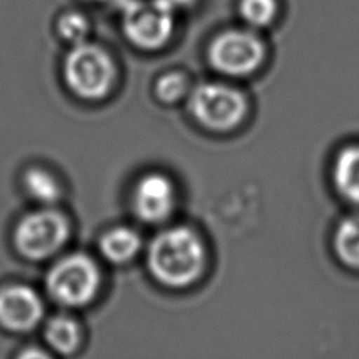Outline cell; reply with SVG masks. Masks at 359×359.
<instances>
[{
    "label": "cell",
    "instance_id": "8fae6325",
    "mask_svg": "<svg viewBox=\"0 0 359 359\" xmlns=\"http://www.w3.org/2000/svg\"><path fill=\"white\" fill-rule=\"evenodd\" d=\"M140 248V238L136 231L128 227H115L107 231L100 240V251L105 259L121 264L132 259Z\"/></svg>",
    "mask_w": 359,
    "mask_h": 359
},
{
    "label": "cell",
    "instance_id": "6da1fadb",
    "mask_svg": "<svg viewBox=\"0 0 359 359\" xmlns=\"http://www.w3.org/2000/svg\"><path fill=\"white\" fill-rule=\"evenodd\" d=\"M150 273L163 285L182 287L192 283L205 265V248L188 227H171L154 237L147 251Z\"/></svg>",
    "mask_w": 359,
    "mask_h": 359
},
{
    "label": "cell",
    "instance_id": "ffe728a7",
    "mask_svg": "<svg viewBox=\"0 0 359 359\" xmlns=\"http://www.w3.org/2000/svg\"><path fill=\"white\" fill-rule=\"evenodd\" d=\"M87 1H108V0H87Z\"/></svg>",
    "mask_w": 359,
    "mask_h": 359
},
{
    "label": "cell",
    "instance_id": "5bb4252c",
    "mask_svg": "<svg viewBox=\"0 0 359 359\" xmlns=\"http://www.w3.org/2000/svg\"><path fill=\"white\" fill-rule=\"evenodd\" d=\"M27 192L42 203H53L60 196V187L53 175L42 168H31L24 175Z\"/></svg>",
    "mask_w": 359,
    "mask_h": 359
},
{
    "label": "cell",
    "instance_id": "2e32d148",
    "mask_svg": "<svg viewBox=\"0 0 359 359\" xmlns=\"http://www.w3.org/2000/svg\"><path fill=\"white\" fill-rule=\"evenodd\" d=\"M57 32L65 41L73 45L84 42L88 34V21L80 13H76V11L65 13L57 20Z\"/></svg>",
    "mask_w": 359,
    "mask_h": 359
},
{
    "label": "cell",
    "instance_id": "9a60e30c",
    "mask_svg": "<svg viewBox=\"0 0 359 359\" xmlns=\"http://www.w3.org/2000/svg\"><path fill=\"white\" fill-rule=\"evenodd\" d=\"M278 11L276 0H240L238 13L251 27H265L272 22Z\"/></svg>",
    "mask_w": 359,
    "mask_h": 359
},
{
    "label": "cell",
    "instance_id": "52a82bcc",
    "mask_svg": "<svg viewBox=\"0 0 359 359\" xmlns=\"http://www.w3.org/2000/svg\"><path fill=\"white\" fill-rule=\"evenodd\" d=\"M69 237L66 217L50 209L24 216L15 227L14 243L20 254L31 259H42L56 252Z\"/></svg>",
    "mask_w": 359,
    "mask_h": 359
},
{
    "label": "cell",
    "instance_id": "30bf717a",
    "mask_svg": "<svg viewBox=\"0 0 359 359\" xmlns=\"http://www.w3.org/2000/svg\"><path fill=\"white\" fill-rule=\"evenodd\" d=\"M332 181L342 198L359 205V146H348L338 153Z\"/></svg>",
    "mask_w": 359,
    "mask_h": 359
},
{
    "label": "cell",
    "instance_id": "e0dca14e",
    "mask_svg": "<svg viewBox=\"0 0 359 359\" xmlns=\"http://www.w3.org/2000/svg\"><path fill=\"white\" fill-rule=\"evenodd\" d=\"M187 90V80L182 74L168 73L158 79L156 84V94L164 102H174L182 97Z\"/></svg>",
    "mask_w": 359,
    "mask_h": 359
},
{
    "label": "cell",
    "instance_id": "7c38bea8",
    "mask_svg": "<svg viewBox=\"0 0 359 359\" xmlns=\"http://www.w3.org/2000/svg\"><path fill=\"white\" fill-rule=\"evenodd\" d=\"M334 251L342 264L359 269V216H349L337 226Z\"/></svg>",
    "mask_w": 359,
    "mask_h": 359
},
{
    "label": "cell",
    "instance_id": "7a4b0ae2",
    "mask_svg": "<svg viewBox=\"0 0 359 359\" xmlns=\"http://www.w3.org/2000/svg\"><path fill=\"white\" fill-rule=\"evenodd\" d=\"M63 76L76 95L86 100H100L108 94L114 83L115 66L101 46L80 42L73 45L66 55Z\"/></svg>",
    "mask_w": 359,
    "mask_h": 359
},
{
    "label": "cell",
    "instance_id": "ac0fdd59",
    "mask_svg": "<svg viewBox=\"0 0 359 359\" xmlns=\"http://www.w3.org/2000/svg\"><path fill=\"white\" fill-rule=\"evenodd\" d=\"M174 10L178 8V7H187L189 6L191 3H194L195 0H165Z\"/></svg>",
    "mask_w": 359,
    "mask_h": 359
},
{
    "label": "cell",
    "instance_id": "3957f363",
    "mask_svg": "<svg viewBox=\"0 0 359 359\" xmlns=\"http://www.w3.org/2000/svg\"><path fill=\"white\" fill-rule=\"evenodd\" d=\"M122 31L126 39L146 50L158 49L174 29V8L165 0H123Z\"/></svg>",
    "mask_w": 359,
    "mask_h": 359
},
{
    "label": "cell",
    "instance_id": "9c48e42d",
    "mask_svg": "<svg viewBox=\"0 0 359 359\" xmlns=\"http://www.w3.org/2000/svg\"><path fill=\"white\" fill-rule=\"evenodd\" d=\"M43 314L36 292L25 285H10L0 290V325L10 331L32 330Z\"/></svg>",
    "mask_w": 359,
    "mask_h": 359
},
{
    "label": "cell",
    "instance_id": "ba28073f",
    "mask_svg": "<svg viewBox=\"0 0 359 359\" xmlns=\"http://www.w3.org/2000/svg\"><path fill=\"white\" fill-rule=\"evenodd\" d=\"M175 206V188L171 180L160 172L142 177L133 191L136 215L149 223L165 220Z\"/></svg>",
    "mask_w": 359,
    "mask_h": 359
},
{
    "label": "cell",
    "instance_id": "4fadbf2b",
    "mask_svg": "<svg viewBox=\"0 0 359 359\" xmlns=\"http://www.w3.org/2000/svg\"><path fill=\"white\" fill-rule=\"evenodd\" d=\"M48 344L60 353L73 352L80 342V330L76 321L65 316H56L45 327Z\"/></svg>",
    "mask_w": 359,
    "mask_h": 359
},
{
    "label": "cell",
    "instance_id": "8992f818",
    "mask_svg": "<svg viewBox=\"0 0 359 359\" xmlns=\"http://www.w3.org/2000/svg\"><path fill=\"white\" fill-rule=\"evenodd\" d=\"M262 41L244 29H227L216 35L208 49L212 67L227 76H245L264 60Z\"/></svg>",
    "mask_w": 359,
    "mask_h": 359
},
{
    "label": "cell",
    "instance_id": "d6986e66",
    "mask_svg": "<svg viewBox=\"0 0 359 359\" xmlns=\"http://www.w3.org/2000/svg\"><path fill=\"white\" fill-rule=\"evenodd\" d=\"M22 356H27V358H29V356H46L45 353H42L41 351H34V352H31V351H27V352H24L22 353Z\"/></svg>",
    "mask_w": 359,
    "mask_h": 359
},
{
    "label": "cell",
    "instance_id": "277c9868",
    "mask_svg": "<svg viewBox=\"0 0 359 359\" xmlns=\"http://www.w3.org/2000/svg\"><path fill=\"white\" fill-rule=\"evenodd\" d=\"M98 286V268L84 254H72L59 259L46 276L49 294L65 306L87 304L97 294Z\"/></svg>",
    "mask_w": 359,
    "mask_h": 359
},
{
    "label": "cell",
    "instance_id": "5b68a950",
    "mask_svg": "<svg viewBox=\"0 0 359 359\" xmlns=\"http://www.w3.org/2000/svg\"><path fill=\"white\" fill-rule=\"evenodd\" d=\"M188 107L201 125L213 130H227L243 119L247 102L237 88L205 83L192 91Z\"/></svg>",
    "mask_w": 359,
    "mask_h": 359
}]
</instances>
